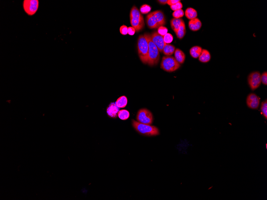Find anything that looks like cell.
<instances>
[{
  "label": "cell",
  "instance_id": "8fae6325",
  "mask_svg": "<svg viewBox=\"0 0 267 200\" xmlns=\"http://www.w3.org/2000/svg\"><path fill=\"white\" fill-rule=\"evenodd\" d=\"M260 99L259 97L254 93H250L246 99L247 106L252 109H256L259 106Z\"/></svg>",
  "mask_w": 267,
  "mask_h": 200
},
{
  "label": "cell",
  "instance_id": "8992f818",
  "mask_svg": "<svg viewBox=\"0 0 267 200\" xmlns=\"http://www.w3.org/2000/svg\"><path fill=\"white\" fill-rule=\"evenodd\" d=\"M160 67L165 71L172 72L179 68L180 64L173 56H165L162 58Z\"/></svg>",
  "mask_w": 267,
  "mask_h": 200
},
{
  "label": "cell",
  "instance_id": "ffe728a7",
  "mask_svg": "<svg viewBox=\"0 0 267 200\" xmlns=\"http://www.w3.org/2000/svg\"><path fill=\"white\" fill-rule=\"evenodd\" d=\"M186 33V27L185 23L183 21L180 25L179 28L176 34L177 38L179 39H182L185 36Z\"/></svg>",
  "mask_w": 267,
  "mask_h": 200
},
{
  "label": "cell",
  "instance_id": "9a60e30c",
  "mask_svg": "<svg viewBox=\"0 0 267 200\" xmlns=\"http://www.w3.org/2000/svg\"><path fill=\"white\" fill-rule=\"evenodd\" d=\"M199 58V61L203 63H206L210 61L211 59V55L207 50L202 49L201 54Z\"/></svg>",
  "mask_w": 267,
  "mask_h": 200
},
{
  "label": "cell",
  "instance_id": "cb8c5ba5",
  "mask_svg": "<svg viewBox=\"0 0 267 200\" xmlns=\"http://www.w3.org/2000/svg\"><path fill=\"white\" fill-rule=\"evenodd\" d=\"M261 113L264 115L265 119H267V101L265 100V101L263 102L261 104Z\"/></svg>",
  "mask_w": 267,
  "mask_h": 200
},
{
  "label": "cell",
  "instance_id": "d6a6232c",
  "mask_svg": "<svg viewBox=\"0 0 267 200\" xmlns=\"http://www.w3.org/2000/svg\"><path fill=\"white\" fill-rule=\"evenodd\" d=\"M158 1L159 2V3L161 4V5H165L167 4L168 0H159V1Z\"/></svg>",
  "mask_w": 267,
  "mask_h": 200
},
{
  "label": "cell",
  "instance_id": "2e32d148",
  "mask_svg": "<svg viewBox=\"0 0 267 200\" xmlns=\"http://www.w3.org/2000/svg\"><path fill=\"white\" fill-rule=\"evenodd\" d=\"M183 21V20L182 18H173L170 20V25H171V28L176 34L177 33V30L179 28L180 25Z\"/></svg>",
  "mask_w": 267,
  "mask_h": 200
},
{
  "label": "cell",
  "instance_id": "30bf717a",
  "mask_svg": "<svg viewBox=\"0 0 267 200\" xmlns=\"http://www.w3.org/2000/svg\"><path fill=\"white\" fill-rule=\"evenodd\" d=\"M151 37L152 42L156 46L159 52L162 53L166 44L164 40V37L161 36L157 32H155L151 34Z\"/></svg>",
  "mask_w": 267,
  "mask_h": 200
},
{
  "label": "cell",
  "instance_id": "ba28073f",
  "mask_svg": "<svg viewBox=\"0 0 267 200\" xmlns=\"http://www.w3.org/2000/svg\"><path fill=\"white\" fill-rule=\"evenodd\" d=\"M38 4L37 0H25L23 2V8L27 15L32 16L38 10Z\"/></svg>",
  "mask_w": 267,
  "mask_h": 200
},
{
  "label": "cell",
  "instance_id": "484cf974",
  "mask_svg": "<svg viewBox=\"0 0 267 200\" xmlns=\"http://www.w3.org/2000/svg\"><path fill=\"white\" fill-rule=\"evenodd\" d=\"M164 40L165 43L169 44L173 42V37L171 34L167 33V34L165 35L164 37Z\"/></svg>",
  "mask_w": 267,
  "mask_h": 200
},
{
  "label": "cell",
  "instance_id": "3957f363",
  "mask_svg": "<svg viewBox=\"0 0 267 200\" xmlns=\"http://www.w3.org/2000/svg\"><path fill=\"white\" fill-rule=\"evenodd\" d=\"M133 127L139 133L147 136H155L160 134L159 129L156 127L150 125L144 124L132 120Z\"/></svg>",
  "mask_w": 267,
  "mask_h": 200
},
{
  "label": "cell",
  "instance_id": "7402d4cb",
  "mask_svg": "<svg viewBox=\"0 0 267 200\" xmlns=\"http://www.w3.org/2000/svg\"><path fill=\"white\" fill-rule=\"evenodd\" d=\"M118 117L122 120H126L130 117V113L126 110H122L118 111Z\"/></svg>",
  "mask_w": 267,
  "mask_h": 200
},
{
  "label": "cell",
  "instance_id": "d6986e66",
  "mask_svg": "<svg viewBox=\"0 0 267 200\" xmlns=\"http://www.w3.org/2000/svg\"><path fill=\"white\" fill-rule=\"evenodd\" d=\"M202 50V48L200 46H195L192 47L190 49V54L193 58H195V59H197L201 54Z\"/></svg>",
  "mask_w": 267,
  "mask_h": 200
},
{
  "label": "cell",
  "instance_id": "4dcf8cb0",
  "mask_svg": "<svg viewBox=\"0 0 267 200\" xmlns=\"http://www.w3.org/2000/svg\"><path fill=\"white\" fill-rule=\"evenodd\" d=\"M136 30L133 27H129L128 28V34L130 35H134L135 33Z\"/></svg>",
  "mask_w": 267,
  "mask_h": 200
},
{
  "label": "cell",
  "instance_id": "f1b7e54d",
  "mask_svg": "<svg viewBox=\"0 0 267 200\" xmlns=\"http://www.w3.org/2000/svg\"><path fill=\"white\" fill-rule=\"evenodd\" d=\"M261 82H262L263 84L265 85H267V72L263 73L261 75Z\"/></svg>",
  "mask_w": 267,
  "mask_h": 200
},
{
  "label": "cell",
  "instance_id": "52a82bcc",
  "mask_svg": "<svg viewBox=\"0 0 267 200\" xmlns=\"http://www.w3.org/2000/svg\"><path fill=\"white\" fill-rule=\"evenodd\" d=\"M137 120L140 123L151 125L153 121V116L150 110L146 108L141 109L137 113Z\"/></svg>",
  "mask_w": 267,
  "mask_h": 200
},
{
  "label": "cell",
  "instance_id": "d4e9b609",
  "mask_svg": "<svg viewBox=\"0 0 267 200\" xmlns=\"http://www.w3.org/2000/svg\"><path fill=\"white\" fill-rule=\"evenodd\" d=\"M184 11L182 9L175 11L173 13V16L174 18L180 19L184 16Z\"/></svg>",
  "mask_w": 267,
  "mask_h": 200
},
{
  "label": "cell",
  "instance_id": "ac0fdd59",
  "mask_svg": "<svg viewBox=\"0 0 267 200\" xmlns=\"http://www.w3.org/2000/svg\"><path fill=\"white\" fill-rule=\"evenodd\" d=\"M175 51V47L174 46L166 44L164 46L162 52L166 56H171L174 53Z\"/></svg>",
  "mask_w": 267,
  "mask_h": 200
},
{
  "label": "cell",
  "instance_id": "e0dca14e",
  "mask_svg": "<svg viewBox=\"0 0 267 200\" xmlns=\"http://www.w3.org/2000/svg\"><path fill=\"white\" fill-rule=\"evenodd\" d=\"M185 15L187 19L191 20L196 18L198 13L196 10L190 7L187 8L185 11Z\"/></svg>",
  "mask_w": 267,
  "mask_h": 200
},
{
  "label": "cell",
  "instance_id": "6da1fadb",
  "mask_svg": "<svg viewBox=\"0 0 267 200\" xmlns=\"http://www.w3.org/2000/svg\"><path fill=\"white\" fill-rule=\"evenodd\" d=\"M148 41V53L147 64L150 66L156 65L159 63L160 54L157 47L151 38V34L145 33L144 35Z\"/></svg>",
  "mask_w": 267,
  "mask_h": 200
},
{
  "label": "cell",
  "instance_id": "5bb4252c",
  "mask_svg": "<svg viewBox=\"0 0 267 200\" xmlns=\"http://www.w3.org/2000/svg\"><path fill=\"white\" fill-rule=\"evenodd\" d=\"M175 59L180 64H182L185 61L186 55L184 52L180 49H177L174 52Z\"/></svg>",
  "mask_w": 267,
  "mask_h": 200
},
{
  "label": "cell",
  "instance_id": "5b68a950",
  "mask_svg": "<svg viewBox=\"0 0 267 200\" xmlns=\"http://www.w3.org/2000/svg\"><path fill=\"white\" fill-rule=\"evenodd\" d=\"M138 49L139 56L141 61L147 64L148 53V41L144 35H140L138 41Z\"/></svg>",
  "mask_w": 267,
  "mask_h": 200
},
{
  "label": "cell",
  "instance_id": "603a6c76",
  "mask_svg": "<svg viewBox=\"0 0 267 200\" xmlns=\"http://www.w3.org/2000/svg\"><path fill=\"white\" fill-rule=\"evenodd\" d=\"M151 7L149 5L144 4L140 7V12L142 14H147L151 11Z\"/></svg>",
  "mask_w": 267,
  "mask_h": 200
},
{
  "label": "cell",
  "instance_id": "7c38bea8",
  "mask_svg": "<svg viewBox=\"0 0 267 200\" xmlns=\"http://www.w3.org/2000/svg\"><path fill=\"white\" fill-rule=\"evenodd\" d=\"M119 108L117 106L115 103H111L107 109V115L110 118H116L118 116Z\"/></svg>",
  "mask_w": 267,
  "mask_h": 200
},
{
  "label": "cell",
  "instance_id": "7a4b0ae2",
  "mask_svg": "<svg viewBox=\"0 0 267 200\" xmlns=\"http://www.w3.org/2000/svg\"><path fill=\"white\" fill-rule=\"evenodd\" d=\"M146 23L149 28H159L166 24L164 14L161 11H155L151 12L146 17Z\"/></svg>",
  "mask_w": 267,
  "mask_h": 200
},
{
  "label": "cell",
  "instance_id": "4fadbf2b",
  "mask_svg": "<svg viewBox=\"0 0 267 200\" xmlns=\"http://www.w3.org/2000/svg\"><path fill=\"white\" fill-rule=\"evenodd\" d=\"M202 23L199 19L195 18L190 20L188 23L190 30L193 31H197L201 28Z\"/></svg>",
  "mask_w": 267,
  "mask_h": 200
},
{
  "label": "cell",
  "instance_id": "9c48e42d",
  "mask_svg": "<svg viewBox=\"0 0 267 200\" xmlns=\"http://www.w3.org/2000/svg\"><path fill=\"white\" fill-rule=\"evenodd\" d=\"M248 82L252 90L257 89L261 84V74L259 72L251 73L248 76Z\"/></svg>",
  "mask_w": 267,
  "mask_h": 200
},
{
  "label": "cell",
  "instance_id": "44dd1931",
  "mask_svg": "<svg viewBox=\"0 0 267 200\" xmlns=\"http://www.w3.org/2000/svg\"><path fill=\"white\" fill-rule=\"evenodd\" d=\"M116 104L119 108H124L127 106L128 99L126 96H122L118 98L115 102Z\"/></svg>",
  "mask_w": 267,
  "mask_h": 200
},
{
  "label": "cell",
  "instance_id": "277c9868",
  "mask_svg": "<svg viewBox=\"0 0 267 200\" xmlns=\"http://www.w3.org/2000/svg\"><path fill=\"white\" fill-rule=\"evenodd\" d=\"M130 16V24L136 31L138 32L144 28L145 23L144 18L136 6H133L131 9Z\"/></svg>",
  "mask_w": 267,
  "mask_h": 200
},
{
  "label": "cell",
  "instance_id": "f546056e",
  "mask_svg": "<svg viewBox=\"0 0 267 200\" xmlns=\"http://www.w3.org/2000/svg\"><path fill=\"white\" fill-rule=\"evenodd\" d=\"M128 28L127 26L124 25L121 26L120 28V33L124 35H126L128 34Z\"/></svg>",
  "mask_w": 267,
  "mask_h": 200
},
{
  "label": "cell",
  "instance_id": "83f0119b",
  "mask_svg": "<svg viewBox=\"0 0 267 200\" xmlns=\"http://www.w3.org/2000/svg\"><path fill=\"white\" fill-rule=\"evenodd\" d=\"M182 2L180 1L170 6V8H171L172 10L174 11L182 9Z\"/></svg>",
  "mask_w": 267,
  "mask_h": 200
},
{
  "label": "cell",
  "instance_id": "4316f807",
  "mask_svg": "<svg viewBox=\"0 0 267 200\" xmlns=\"http://www.w3.org/2000/svg\"><path fill=\"white\" fill-rule=\"evenodd\" d=\"M168 30L167 28L161 26L158 28V33L162 37H164L167 33Z\"/></svg>",
  "mask_w": 267,
  "mask_h": 200
},
{
  "label": "cell",
  "instance_id": "1f68e13d",
  "mask_svg": "<svg viewBox=\"0 0 267 200\" xmlns=\"http://www.w3.org/2000/svg\"><path fill=\"white\" fill-rule=\"evenodd\" d=\"M180 0H169L168 1L167 4L168 5H170V6H171V5H174V4L177 3L179 2H180Z\"/></svg>",
  "mask_w": 267,
  "mask_h": 200
}]
</instances>
